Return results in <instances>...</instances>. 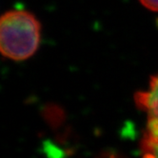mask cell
<instances>
[{
    "mask_svg": "<svg viewBox=\"0 0 158 158\" xmlns=\"http://www.w3.org/2000/svg\"><path fill=\"white\" fill-rule=\"evenodd\" d=\"M41 27L36 17L26 10H10L0 21V50L15 61L30 58L38 49Z\"/></svg>",
    "mask_w": 158,
    "mask_h": 158,
    "instance_id": "1",
    "label": "cell"
},
{
    "mask_svg": "<svg viewBox=\"0 0 158 158\" xmlns=\"http://www.w3.org/2000/svg\"><path fill=\"white\" fill-rule=\"evenodd\" d=\"M135 103L147 115V126L141 141H158V73L153 75L146 91L135 94Z\"/></svg>",
    "mask_w": 158,
    "mask_h": 158,
    "instance_id": "2",
    "label": "cell"
},
{
    "mask_svg": "<svg viewBox=\"0 0 158 158\" xmlns=\"http://www.w3.org/2000/svg\"><path fill=\"white\" fill-rule=\"evenodd\" d=\"M142 158H158V141H141Z\"/></svg>",
    "mask_w": 158,
    "mask_h": 158,
    "instance_id": "3",
    "label": "cell"
},
{
    "mask_svg": "<svg viewBox=\"0 0 158 158\" xmlns=\"http://www.w3.org/2000/svg\"><path fill=\"white\" fill-rule=\"evenodd\" d=\"M140 3L148 10L158 12V0H139Z\"/></svg>",
    "mask_w": 158,
    "mask_h": 158,
    "instance_id": "4",
    "label": "cell"
}]
</instances>
